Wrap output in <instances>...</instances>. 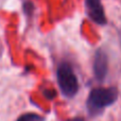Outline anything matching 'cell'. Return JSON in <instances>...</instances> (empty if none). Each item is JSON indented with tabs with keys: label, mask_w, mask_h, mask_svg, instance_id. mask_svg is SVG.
<instances>
[{
	"label": "cell",
	"mask_w": 121,
	"mask_h": 121,
	"mask_svg": "<svg viewBox=\"0 0 121 121\" xmlns=\"http://www.w3.org/2000/svg\"><path fill=\"white\" fill-rule=\"evenodd\" d=\"M119 92L116 87H100L90 91L87 99V108L91 114H96L111 106L117 101Z\"/></svg>",
	"instance_id": "cell-1"
},
{
	"label": "cell",
	"mask_w": 121,
	"mask_h": 121,
	"mask_svg": "<svg viewBox=\"0 0 121 121\" xmlns=\"http://www.w3.org/2000/svg\"><path fill=\"white\" fill-rule=\"evenodd\" d=\"M56 79L60 91L66 98H73L78 94L79 81L70 64L66 62L60 64L56 70Z\"/></svg>",
	"instance_id": "cell-2"
},
{
	"label": "cell",
	"mask_w": 121,
	"mask_h": 121,
	"mask_svg": "<svg viewBox=\"0 0 121 121\" xmlns=\"http://www.w3.org/2000/svg\"><path fill=\"white\" fill-rule=\"evenodd\" d=\"M85 4L87 14L92 21L101 26L106 23V17L101 0H85Z\"/></svg>",
	"instance_id": "cell-3"
},
{
	"label": "cell",
	"mask_w": 121,
	"mask_h": 121,
	"mask_svg": "<svg viewBox=\"0 0 121 121\" xmlns=\"http://www.w3.org/2000/svg\"><path fill=\"white\" fill-rule=\"evenodd\" d=\"M108 70V62H107V55L104 51L101 49L96 51L94 60V73L98 81H103L107 74Z\"/></svg>",
	"instance_id": "cell-4"
},
{
	"label": "cell",
	"mask_w": 121,
	"mask_h": 121,
	"mask_svg": "<svg viewBox=\"0 0 121 121\" xmlns=\"http://www.w3.org/2000/svg\"><path fill=\"white\" fill-rule=\"evenodd\" d=\"M16 121H44V117L34 113H28L20 116Z\"/></svg>",
	"instance_id": "cell-5"
},
{
	"label": "cell",
	"mask_w": 121,
	"mask_h": 121,
	"mask_svg": "<svg viewBox=\"0 0 121 121\" xmlns=\"http://www.w3.org/2000/svg\"><path fill=\"white\" fill-rule=\"evenodd\" d=\"M45 95H46V96H48V98H53V97L55 96V92L54 91H46L45 92Z\"/></svg>",
	"instance_id": "cell-6"
},
{
	"label": "cell",
	"mask_w": 121,
	"mask_h": 121,
	"mask_svg": "<svg viewBox=\"0 0 121 121\" xmlns=\"http://www.w3.org/2000/svg\"><path fill=\"white\" fill-rule=\"evenodd\" d=\"M69 121H85V120H84L83 118H81V117H78V118H73V119H71Z\"/></svg>",
	"instance_id": "cell-7"
}]
</instances>
